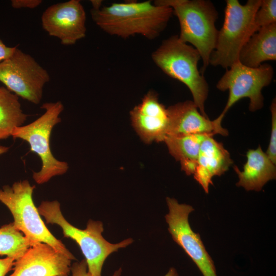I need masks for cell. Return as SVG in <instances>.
Masks as SVG:
<instances>
[{"label": "cell", "instance_id": "cell-13", "mask_svg": "<svg viewBox=\"0 0 276 276\" xmlns=\"http://www.w3.org/2000/svg\"><path fill=\"white\" fill-rule=\"evenodd\" d=\"M130 115L134 129L144 142L164 141L168 134L169 116L167 108L159 102L156 92L148 91L141 103L131 110Z\"/></svg>", "mask_w": 276, "mask_h": 276}, {"label": "cell", "instance_id": "cell-17", "mask_svg": "<svg viewBox=\"0 0 276 276\" xmlns=\"http://www.w3.org/2000/svg\"><path fill=\"white\" fill-rule=\"evenodd\" d=\"M276 60V23L261 28L241 50L239 61L250 67H259L263 62Z\"/></svg>", "mask_w": 276, "mask_h": 276}, {"label": "cell", "instance_id": "cell-18", "mask_svg": "<svg viewBox=\"0 0 276 276\" xmlns=\"http://www.w3.org/2000/svg\"><path fill=\"white\" fill-rule=\"evenodd\" d=\"M207 135H168L164 141L170 153L180 162L181 170L188 175L194 173L201 143Z\"/></svg>", "mask_w": 276, "mask_h": 276}, {"label": "cell", "instance_id": "cell-24", "mask_svg": "<svg viewBox=\"0 0 276 276\" xmlns=\"http://www.w3.org/2000/svg\"><path fill=\"white\" fill-rule=\"evenodd\" d=\"M42 2L41 0H12L11 4L15 9H34L38 7Z\"/></svg>", "mask_w": 276, "mask_h": 276}, {"label": "cell", "instance_id": "cell-28", "mask_svg": "<svg viewBox=\"0 0 276 276\" xmlns=\"http://www.w3.org/2000/svg\"><path fill=\"white\" fill-rule=\"evenodd\" d=\"M90 2L93 6L92 9H98L102 6L101 1L92 0V1H90Z\"/></svg>", "mask_w": 276, "mask_h": 276}, {"label": "cell", "instance_id": "cell-14", "mask_svg": "<svg viewBox=\"0 0 276 276\" xmlns=\"http://www.w3.org/2000/svg\"><path fill=\"white\" fill-rule=\"evenodd\" d=\"M168 135L205 134L228 135V131L215 119L210 120L198 111L193 101L187 100L167 108Z\"/></svg>", "mask_w": 276, "mask_h": 276}, {"label": "cell", "instance_id": "cell-27", "mask_svg": "<svg viewBox=\"0 0 276 276\" xmlns=\"http://www.w3.org/2000/svg\"><path fill=\"white\" fill-rule=\"evenodd\" d=\"M164 276H179V275L175 268L171 267Z\"/></svg>", "mask_w": 276, "mask_h": 276}, {"label": "cell", "instance_id": "cell-23", "mask_svg": "<svg viewBox=\"0 0 276 276\" xmlns=\"http://www.w3.org/2000/svg\"><path fill=\"white\" fill-rule=\"evenodd\" d=\"M71 276H92L88 271L87 265L85 259L80 262H74L71 267ZM122 268L116 270L112 276H120Z\"/></svg>", "mask_w": 276, "mask_h": 276}, {"label": "cell", "instance_id": "cell-5", "mask_svg": "<svg viewBox=\"0 0 276 276\" xmlns=\"http://www.w3.org/2000/svg\"><path fill=\"white\" fill-rule=\"evenodd\" d=\"M262 0L226 1L223 26L218 31L210 64L228 69L239 61V54L251 36L259 29L255 24V14Z\"/></svg>", "mask_w": 276, "mask_h": 276}, {"label": "cell", "instance_id": "cell-3", "mask_svg": "<svg viewBox=\"0 0 276 276\" xmlns=\"http://www.w3.org/2000/svg\"><path fill=\"white\" fill-rule=\"evenodd\" d=\"M154 3L171 7L179 21V39L192 44L200 54L203 75L210 65L218 30L215 26L218 13L213 4L208 0H157Z\"/></svg>", "mask_w": 276, "mask_h": 276}, {"label": "cell", "instance_id": "cell-10", "mask_svg": "<svg viewBox=\"0 0 276 276\" xmlns=\"http://www.w3.org/2000/svg\"><path fill=\"white\" fill-rule=\"evenodd\" d=\"M166 202L169 212L165 218L173 240L194 262L203 276H217L214 261L200 235L195 233L190 225L189 216L194 211V208L179 203L173 198L167 197Z\"/></svg>", "mask_w": 276, "mask_h": 276}, {"label": "cell", "instance_id": "cell-15", "mask_svg": "<svg viewBox=\"0 0 276 276\" xmlns=\"http://www.w3.org/2000/svg\"><path fill=\"white\" fill-rule=\"evenodd\" d=\"M233 163L229 153L222 144L214 139L213 135H207L201 143L194 179L208 193L213 177L224 174Z\"/></svg>", "mask_w": 276, "mask_h": 276}, {"label": "cell", "instance_id": "cell-25", "mask_svg": "<svg viewBox=\"0 0 276 276\" xmlns=\"http://www.w3.org/2000/svg\"><path fill=\"white\" fill-rule=\"evenodd\" d=\"M15 259L7 257L0 258V276H6L14 266Z\"/></svg>", "mask_w": 276, "mask_h": 276}, {"label": "cell", "instance_id": "cell-21", "mask_svg": "<svg viewBox=\"0 0 276 276\" xmlns=\"http://www.w3.org/2000/svg\"><path fill=\"white\" fill-rule=\"evenodd\" d=\"M276 23V1L262 0L255 16V24L261 28Z\"/></svg>", "mask_w": 276, "mask_h": 276}, {"label": "cell", "instance_id": "cell-4", "mask_svg": "<svg viewBox=\"0 0 276 276\" xmlns=\"http://www.w3.org/2000/svg\"><path fill=\"white\" fill-rule=\"evenodd\" d=\"M151 58L164 73L188 87L199 112L208 117L204 104L209 94V85L198 69V61L201 59L198 51L182 41L178 35H172L162 41L152 53Z\"/></svg>", "mask_w": 276, "mask_h": 276}, {"label": "cell", "instance_id": "cell-20", "mask_svg": "<svg viewBox=\"0 0 276 276\" xmlns=\"http://www.w3.org/2000/svg\"><path fill=\"white\" fill-rule=\"evenodd\" d=\"M34 243L27 239L13 222L0 227V255L17 260Z\"/></svg>", "mask_w": 276, "mask_h": 276}, {"label": "cell", "instance_id": "cell-7", "mask_svg": "<svg viewBox=\"0 0 276 276\" xmlns=\"http://www.w3.org/2000/svg\"><path fill=\"white\" fill-rule=\"evenodd\" d=\"M41 108L44 113L32 123L14 128L11 136L20 139L30 145V150L40 157L42 165L40 170L34 172L33 178L37 184L48 182L52 177L65 173L68 165L57 159L50 148V137L53 127L61 122L60 114L64 109L61 101L45 103Z\"/></svg>", "mask_w": 276, "mask_h": 276}, {"label": "cell", "instance_id": "cell-29", "mask_svg": "<svg viewBox=\"0 0 276 276\" xmlns=\"http://www.w3.org/2000/svg\"><path fill=\"white\" fill-rule=\"evenodd\" d=\"M8 150H9V147L0 145V155L6 153V152L8 151Z\"/></svg>", "mask_w": 276, "mask_h": 276}, {"label": "cell", "instance_id": "cell-16", "mask_svg": "<svg viewBox=\"0 0 276 276\" xmlns=\"http://www.w3.org/2000/svg\"><path fill=\"white\" fill-rule=\"evenodd\" d=\"M247 161L241 171L237 166L234 168L239 180L236 185L246 191H260L269 180L275 179L276 168L267 155L259 146L246 153Z\"/></svg>", "mask_w": 276, "mask_h": 276}, {"label": "cell", "instance_id": "cell-11", "mask_svg": "<svg viewBox=\"0 0 276 276\" xmlns=\"http://www.w3.org/2000/svg\"><path fill=\"white\" fill-rule=\"evenodd\" d=\"M85 11L79 0H70L49 7L42 13V28L61 43L70 45L85 37Z\"/></svg>", "mask_w": 276, "mask_h": 276}, {"label": "cell", "instance_id": "cell-9", "mask_svg": "<svg viewBox=\"0 0 276 276\" xmlns=\"http://www.w3.org/2000/svg\"><path fill=\"white\" fill-rule=\"evenodd\" d=\"M50 79L48 71L17 47L11 56L0 62V82L18 97L33 104L40 102L43 87Z\"/></svg>", "mask_w": 276, "mask_h": 276}, {"label": "cell", "instance_id": "cell-6", "mask_svg": "<svg viewBox=\"0 0 276 276\" xmlns=\"http://www.w3.org/2000/svg\"><path fill=\"white\" fill-rule=\"evenodd\" d=\"M35 186L28 180L14 182L11 186H5L0 189V201L11 213L15 227L33 243H46L72 260L74 256L64 244L48 229L40 217L32 198Z\"/></svg>", "mask_w": 276, "mask_h": 276}, {"label": "cell", "instance_id": "cell-12", "mask_svg": "<svg viewBox=\"0 0 276 276\" xmlns=\"http://www.w3.org/2000/svg\"><path fill=\"white\" fill-rule=\"evenodd\" d=\"M71 261L49 245L37 242L15 261L9 276H69Z\"/></svg>", "mask_w": 276, "mask_h": 276}, {"label": "cell", "instance_id": "cell-1", "mask_svg": "<svg viewBox=\"0 0 276 276\" xmlns=\"http://www.w3.org/2000/svg\"><path fill=\"white\" fill-rule=\"evenodd\" d=\"M90 14L95 23L110 35L127 38L137 34L152 40L165 30L173 11L150 1H129L92 9Z\"/></svg>", "mask_w": 276, "mask_h": 276}, {"label": "cell", "instance_id": "cell-19", "mask_svg": "<svg viewBox=\"0 0 276 276\" xmlns=\"http://www.w3.org/2000/svg\"><path fill=\"white\" fill-rule=\"evenodd\" d=\"M27 117L21 109L19 97L0 86V140L11 136L14 128L22 126Z\"/></svg>", "mask_w": 276, "mask_h": 276}, {"label": "cell", "instance_id": "cell-26", "mask_svg": "<svg viewBox=\"0 0 276 276\" xmlns=\"http://www.w3.org/2000/svg\"><path fill=\"white\" fill-rule=\"evenodd\" d=\"M16 48L17 47H10L7 46L0 39V62L11 56Z\"/></svg>", "mask_w": 276, "mask_h": 276}, {"label": "cell", "instance_id": "cell-22", "mask_svg": "<svg viewBox=\"0 0 276 276\" xmlns=\"http://www.w3.org/2000/svg\"><path fill=\"white\" fill-rule=\"evenodd\" d=\"M271 114V129L268 149L266 152L271 162L276 164V101L274 98L270 107Z\"/></svg>", "mask_w": 276, "mask_h": 276}, {"label": "cell", "instance_id": "cell-8", "mask_svg": "<svg viewBox=\"0 0 276 276\" xmlns=\"http://www.w3.org/2000/svg\"><path fill=\"white\" fill-rule=\"evenodd\" d=\"M273 74V67L267 63L253 68L238 61L226 69L217 82L216 88L221 91L228 90V97L223 111L216 119L221 123L230 108L244 98L249 99L248 108L250 111L261 109L264 105L262 90L270 84Z\"/></svg>", "mask_w": 276, "mask_h": 276}, {"label": "cell", "instance_id": "cell-2", "mask_svg": "<svg viewBox=\"0 0 276 276\" xmlns=\"http://www.w3.org/2000/svg\"><path fill=\"white\" fill-rule=\"evenodd\" d=\"M37 209L47 223L59 225L64 237L72 239L79 245L92 276H102V267L108 257L133 242L131 238L117 243L108 242L102 235L104 227L100 221L89 220L84 229L73 226L63 216L57 200L42 201Z\"/></svg>", "mask_w": 276, "mask_h": 276}]
</instances>
